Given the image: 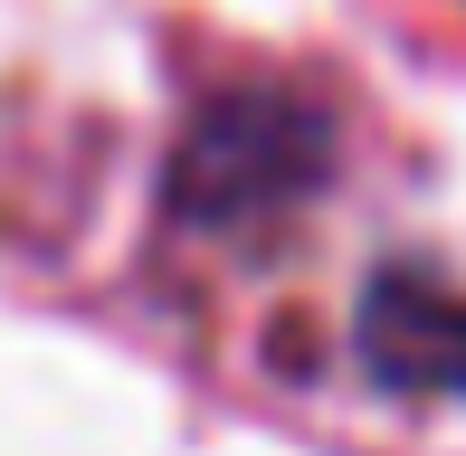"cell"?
Here are the masks:
<instances>
[{"instance_id": "1", "label": "cell", "mask_w": 466, "mask_h": 456, "mask_svg": "<svg viewBox=\"0 0 466 456\" xmlns=\"http://www.w3.org/2000/svg\"><path fill=\"white\" fill-rule=\"evenodd\" d=\"M371 352L400 381H457L466 390V304H438L419 285H400V295L371 304Z\"/></svg>"}]
</instances>
